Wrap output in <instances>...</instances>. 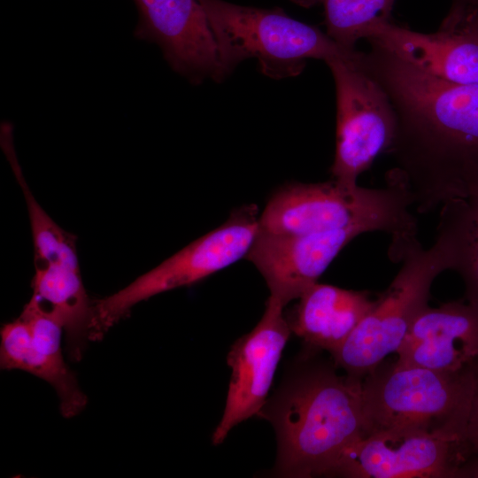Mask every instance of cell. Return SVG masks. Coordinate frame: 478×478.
Returning a JSON list of instances; mask_svg holds the SVG:
<instances>
[{
    "label": "cell",
    "mask_w": 478,
    "mask_h": 478,
    "mask_svg": "<svg viewBox=\"0 0 478 478\" xmlns=\"http://www.w3.org/2000/svg\"><path fill=\"white\" fill-rule=\"evenodd\" d=\"M397 362L456 372L478 359V306L465 298L433 308L416 317L396 352Z\"/></svg>",
    "instance_id": "15"
},
{
    "label": "cell",
    "mask_w": 478,
    "mask_h": 478,
    "mask_svg": "<svg viewBox=\"0 0 478 478\" xmlns=\"http://www.w3.org/2000/svg\"><path fill=\"white\" fill-rule=\"evenodd\" d=\"M474 388L468 419L460 439L461 478L478 477V359L473 363Z\"/></svg>",
    "instance_id": "20"
},
{
    "label": "cell",
    "mask_w": 478,
    "mask_h": 478,
    "mask_svg": "<svg viewBox=\"0 0 478 478\" xmlns=\"http://www.w3.org/2000/svg\"><path fill=\"white\" fill-rule=\"evenodd\" d=\"M349 58L327 62L336 91V146L331 166L334 180L348 186L388 151L397 131V116L381 85L358 62Z\"/></svg>",
    "instance_id": "8"
},
{
    "label": "cell",
    "mask_w": 478,
    "mask_h": 478,
    "mask_svg": "<svg viewBox=\"0 0 478 478\" xmlns=\"http://www.w3.org/2000/svg\"><path fill=\"white\" fill-rule=\"evenodd\" d=\"M254 204L234 211L219 227L195 240L111 296L93 300L89 341L101 340L132 308L158 294L195 284L246 257L258 232Z\"/></svg>",
    "instance_id": "7"
},
{
    "label": "cell",
    "mask_w": 478,
    "mask_h": 478,
    "mask_svg": "<svg viewBox=\"0 0 478 478\" xmlns=\"http://www.w3.org/2000/svg\"><path fill=\"white\" fill-rule=\"evenodd\" d=\"M283 308L269 297L256 327L232 345L227 359L231 377L224 412L212 436L214 445L221 443L235 426L258 415L265 406L278 362L292 332Z\"/></svg>",
    "instance_id": "11"
},
{
    "label": "cell",
    "mask_w": 478,
    "mask_h": 478,
    "mask_svg": "<svg viewBox=\"0 0 478 478\" xmlns=\"http://www.w3.org/2000/svg\"><path fill=\"white\" fill-rule=\"evenodd\" d=\"M35 266L32 296L60 321L68 356L79 361L89 341L93 300L83 285L77 255Z\"/></svg>",
    "instance_id": "17"
},
{
    "label": "cell",
    "mask_w": 478,
    "mask_h": 478,
    "mask_svg": "<svg viewBox=\"0 0 478 478\" xmlns=\"http://www.w3.org/2000/svg\"><path fill=\"white\" fill-rule=\"evenodd\" d=\"M63 331L57 317L32 296L19 317L1 328L0 366L50 383L59 398L61 414L72 418L85 408L88 398L64 359Z\"/></svg>",
    "instance_id": "13"
},
{
    "label": "cell",
    "mask_w": 478,
    "mask_h": 478,
    "mask_svg": "<svg viewBox=\"0 0 478 478\" xmlns=\"http://www.w3.org/2000/svg\"><path fill=\"white\" fill-rule=\"evenodd\" d=\"M370 44L358 62L397 116L388 181L404 186L420 213L478 194V83L443 80Z\"/></svg>",
    "instance_id": "1"
},
{
    "label": "cell",
    "mask_w": 478,
    "mask_h": 478,
    "mask_svg": "<svg viewBox=\"0 0 478 478\" xmlns=\"http://www.w3.org/2000/svg\"><path fill=\"white\" fill-rule=\"evenodd\" d=\"M460 439L415 429L371 432L342 452L328 476L460 478Z\"/></svg>",
    "instance_id": "9"
},
{
    "label": "cell",
    "mask_w": 478,
    "mask_h": 478,
    "mask_svg": "<svg viewBox=\"0 0 478 478\" xmlns=\"http://www.w3.org/2000/svg\"><path fill=\"white\" fill-rule=\"evenodd\" d=\"M135 36L157 43L169 66L190 82L226 78L218 45L198 0H134Z\"/></svg>",
    "instance_id": "12"
},
{
    "label": "cell",
    "mask_w": 478,
    "mask_h": 478,
    "mask_svg": "<svg viewBox=\"0 0 478 478\" xmlns=\"http://www.w3.org/2000/svg\"><path fill=\"white\" fill-rule=\"evenodd\" d=\"M400 259L403 265L345 342L332 357L346 374L363 379L392 352H397L418 314L428 305L435 278L451 270L446 237L437 232L435 243L423 249L419 242ZM399 259V260H400Z\"/></svg>",
    "instance_id": "6"
},
{
    "label": "cell",
    "mask_w": 478,
    "mask_h": 478,
    "mask_svg": "<svg viewBox=\"0 0 478 478\" xmlns=\"http://www.w3.org/2000/svg\"><path fill=\"white\" fill-rule=\"evenodd\" d=\"M418 68L459 84L478 83V5L452 1L437 31L422 34L390 21L366 38Z\"/></svg>",
    "instance_id": "10"
},
{
    "label": "cell",
    "mask_w": 478,
    "mask_h": 478,
    "mask_svg": "<svg viewBox=\"0 0 478 478\" xmlns=\"http://www.w3.org/2000/svg\"><path fill=\"white\" fill-rule=\"evenodd\" d=\"M478 5V0H452Z\"/></svg>",
    "instance_id": "21"
},
{
    "label": "cell",
    "mask_w": 478,
    "mask_h": 478,
    "mask_svg": "<svg viewBox=\"0 0 478 478\" xmlns=\"http://www.w3.org/2000/svg\"><path fill=\"white\" fill-rule=\"evenodd\" d=\"M412 200L404 186L382 189L344 185L335 180L293 182L276 190L258 218V229L280 235H307L351 227L391 235L389 256L397 260L413 243L417 223Z\"/></svg>",
    "instance_id": "3"
},
{
    "label": "cell",
    "mask_w": 478,
    "mask_h": 478,
    "mask_svg": "<svg viewBox=\"0 0 478 478\" xmlns=\"http://www.w3.org/2000/svg\"><path fill=\"white\" fill-rule=\"evenodd\" d=\"M361 227L307 235L258 232L246 255L264 277L270 297L285 306L315 284Z\"/></svg>",
    "instance_id": "14"
},
{
    "label": "cell",
    "mask_w": 478,
    "mask_h": 478,
    "mask_svg": "<svg viewBox=\"0 0 478 478\" xmlns=\"http://www.w3.org/2000/svg\"><path fill=\"white\" fill-rule=\"evenodd\" d=\"M289 320L309 347L334 353L374 307L367 291L316 282L298 298Z\"/></svg>",
    "instance_id": "16"
},
{
    "label": "cell",
    "mask_w": 478,
    "mask_h": 478,
    "mask_svg": "<svg viewBox=\"0 0 478 478\" xmlns=\"http://www.w3.org/2000/svg\"><path fill=\"white\" fill-rule=\"evenodd\" d=\"M198 2L215 37L226 76L249 58L258 61L263 74L283 79L299 74L308 58L327 63L357 53L278 7L258 8L224 0Z\"/></svg>",
    "instance_id": "4"
},
{
    "label": "cell",
    "mask_w": 478,
    "mask_h": 478,
    "mask_svg": "<svg viewBox=\"0 0 478 478\" xmlns=\"http://www.w3.org/2000/svg\"><path fill=\"white\" fill-rule=\"evenodd\" d=\"M276 432V474L328 476L342 452L367 435L362 380L314 363L258 412Z\"/></svg>",
    "instance_id": "2"
},
{
    "label": "cell",
    "mask_w": 478,
    "mask_h": 478,
    "mask_svg": "<svg viewBox=\"0 0 478 478\" xmlns=\"http://www.w3.org/2000/svg\"><path fill=\"white\" fill-rule=\"evenodd\" d=\"M474 388L473 364L444 372L382 361L362 379L367 435L415 429L461 438Z\"/></svg>",
    "instance_id": "5"
},
{
    "label": "cell",
    "mask_w": 478,
    "mask_h": 478,
    "mask_svg": "<svg viewBox=\"0 0 478 478\" xmlns=\"http://www.w3.org/2000/svg\"><path fill=\"white\" fill-rule=\"evenodd\" d=\"M437 232L447 239L451 270L465 285V299L478 306V194L441 205Z\"/></svg>",
    "instance_id": "18"
},
{
    "label": "cell",
    "mask_w": 478,
    "mask_h": 478,
    "mask_svg": "<svg viewBox=\"0 0 478 478\" xmlns=\"http://www.w3.org/2000/svg\"><path fill=\"white\" fill-rule=\"evenodd\" d=\"M292 1L304 7L321 4L327 35L341 47L355 50V44L359 39H366L374 28L390 21L397 0Z\"/></svg>",
    "instance_id": "19"
}]
</instances>
